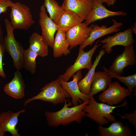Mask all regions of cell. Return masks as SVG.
I'll return each instance as SVG.
<instances>
[{
	"label": "cell",
	"instance_id": "obj_4",
	"mask_svg": "<svg viewBox=\"0 0 136 136\" xmlns=\"http://www.w3.org/2000/svg\"><path fill=\"white\" fill-rule=\"evenodd\" d=\"M4 22L7 35L4 37V45L5 50L13 59V65L16 70L23 68V55L24 50L23 46L15 39L10 21L5 18Z\"/></svg>",
	"mask_w": 136,
	"mask_h": 136
},
{
	"label": "cell",
	"instance_id": "obj_32",
	"mask_svg": "<svg viewBox=\"0 0 136 136\" xmlns=\"http://www.w3.org/2000/svg\"><path fill=\"white\" fill-rule=\"evenodd\" d=\"M1 0H0V1H1Z\"/></svg>",
	"mask_w": 136,
	"mask_h": 136
},
{
	"label": "cell",
	"instance_id": "obj_29",
	"mask_svg": "<svg viewBox=\"0 0 136 136\" xmlns=\"http://www.w3.org/2000/svg\"><path fill=\"white\" fill-rule=\"evenodd\" d=\"M5 50L4 43H0V76L3 78H6V77L4 71L2 63L3 58Z\"/></svg>",
	"mask_w": 136,
	"mask_h": 136
},
{
	"label": "cell",
	"instance_id": "obj_23",
	"mask_svg": "<svg viewBox=\"0 0 136 136\" xmlns=\"http://www.w3.org/2000/svg\"><path fill=\"white\" fill-rule=\"evenodd\" d=\"M29 48L42 57L47 56L49 54L48 46L44 42L41 35L38 33H33L29 39Z\"/></svg>",
	"mask_w": 136,
	"mask_h": 136
},
{
	"label": "cell",
	"instance_id": "obj_17",
	"mask_svg": "<svg viewBox=\"0 0 136 136\" xmlns=\"http://www.w3.org/2000/svg\"><path fill=\"white\" fill-rule=\"evenodd\" d=\"M25 85L20 71L16 70L14 77L9 82L6 84L3 88L7 95L15 99H20L25 96Z\"/></svg>",
	"mask_w": 136,
	"mask_h": 136
},
{
	"label": "cell",
	"instance_id": "obj_1",
	"mask_svg": "<svg viewBox=\"0 0 136 136\" xmlns=\"http://www.w3.org/2000/svg\"><path fill=\"white\" fill-rule=\"evenodd\" d=\"M89 99L77 106H72V102L67 103V99L64 101L63 107L60 110L52 112L46 111L45 115L48 125L50 127H57L62 125H67L73 122L81 123L85 113L83 111L85 106L88 102Z\"/></svg>",
	"mask_w": 136,
	"mask_h": 136
},
{
	"label": "cell",
	"instance_id": "obj_15",
	"mask_svg": "<svg viewBox=\"0 0 136 136\" xmlns=\"http://www.w3.org/2000/svg\"><path fill=\"white\" fill-rule=\"evenodd\" d=\"M93 0H64L61 7L85 20L93 7Z\"/></svg>",
	"mask_w": 136,
	"mask_h": 136
},
{
	"label": "cell",
	"instance_id": "obj_3",
	"mask_svg": "<svg viewBox=\"0 0 136 136\" xmlns=\"http://www.w3.org/2000/svg\"><path fill=\"white\" fill-rule=\"evenodd\" d=\"M40 90L41 91L37 95L25 101L24 107L35 100H40L56 105L64 103L67 98L71 97L69 92L61 86L58 78L46 84Z\"/></svg>",
	"mask_w": 136,
	"mask_h": 136
},
{
	"label": "cell",
	"instance_id": "obj_21",
	"mask_svg": "<svg viewBox=\"0 0 136 136\" xmlns=\"http://www.w3.org/2000/svg\"><path fill=\"white\" fill-rule=\"evenodd\" d=\"M53 45V56L57 58L66 56L70 52V45L66 38V32L60 29L57 31Z\"/></svg>",
	"mask_w": 136,
	"mask_h": 136
},
{
	"label": "cell",
	"instance_id": "obj_18",
	"mask_svg": "<svg viewBox=\"0 0 136 136\" xmlns=\"http://www.w3.org/2000/svg\"><path fill=\"white\" fill-rule=\"evenodd\" d=\"M98 130L100 136H130L133 133L130 127L118 121L112 122L107 127L99 125Z\"/></svg>",
	"mask_w": 136,
	"mask_h": 136
},
{
	"label": "cell",
	"instance_id": "obj_5",
	"mask_svg": "<svg viewBox=\"0 0 136 136\" xmlns=\"http://www.w3.org/2000/svg\"><path fill=\"white\" fill-rule=\"evenodd\" d=\"M10 8V22L14 29L27 30L34 23L30 8L27 6L17 2Z\"/></svg>",
	"mask_w": 136,
	"mask_h": 136
},
{
	"label": "cell",
	"instance_id": "obj_25",
	"mask_svg": "<svg viewBox=\"0 0 136 136\" xmlns=\"http://www.w3.org/2000/svg\"><path fill=\"white\" fill-rule=\"evenodd\" d=\"M38 56L37 54L29 48L24 50L23 68H24L32 75H34L36 73V59Z\"/></svg>",
	"mask_w": 136,
	"mask_h": 136
},
{
	"label": "cell",
	"instance_id": "obj_8",
	"mask_svg": "<svg viewBox=\"0 0 136 136\" xmlns=\"http://www.w3.org/2000/svg\"><path fill=\"white\" fill-rule=\"evenodd\" d=\"M131 28H129L122 31H120L115 35L108 36L99 41L98 43L103 44L102 49L108 54L113 51L112 48L117 45H120L124 47L133 45L134 41L132 35Z\"/></svg>",
	"mask_w": 136,
	"mask_h": 136
},
{
	"label": "cell",
	"instance_id": "obj_6",
	"mask_svg": "<svg viewBox=\"0 0 136 136\" xmlns=\"http://www.w3.org/2000/svg\"><path fill=\"white\" fill-rule=\"evenodd\" d=\"M99 41H97L93 47L88 51L85 52L84 49L79 48L78 54L74 63L66 70L64 74L60 75L58 78L64 81L68 82L79 71L85 69L89 70L93 65L92 62L93 55L96 49L102 45L101 44H98Z\"/></svg>",
	"mask_w": 136,
	"mask_h": 136
},
{
	"label": "cell",
	"instance_id": "obj_19",
	"mask_svg": "<svg viewBox=\"0 0 136 136\" xmlns=\"http://www.w3.org/2000/svg\"><path fill=\"white\" fill-rule=\"evenodd\" d=\"M105 53L104 50L101 49L98 55L96 56L91 68L88 70L84 77L78 82L79 88L83 93L90 95L91 87L94 79L96 67L99 64L101 57Z\"/></svg>",
	"mask_w": 136,
	"mask_h": 136
},
{
	"label": "cell",
	"instance_id": "obj_7",
	"mask_svg": "<svg viewBox=\"0 0 136 136\" xmlns=\"http://www.w3.org/2000/svg\"><path fill=\"white\" fill-rule=\"evenodd\" d=\"M131 97L127 89L117 81L112 82L107 89L98 97V100L110 105L114 106L121 103L127 96Z\"/></svg>",
	"mask_w": 136,
	"mask_h": 136
},
{
	"label": "cell",
	"instance_id": "obj_24",
	"mask_svg": "<svg viewBox=\"0 0 136 136\" xmlns=\"http://www.w3.org/2000/svg\"><path fill=\"white\" fill-rule=\"evenodd\" d=\"M43 5L49 17L56 24L64 10L55 0H44Z\"/></svg>",
	"mask_w": 136,
	"mask_h": 136
},
{
	"label": "cell",
	"instance_id": "obj_20",
	"mask_svg": "<svg viewBox=\"0 0 136 136\" xmlns=\"http://www.w3.org/2000/svg\"><path fill=\"white\" fill-rule=\"evenodd\" d=\"M112 78L105 71H95L90 95L93 96L100 91H105L112 83Z\"/></svg>",
	"mask_w": 136,
	"mask_h": 136
},
{
	"label": "cell",
	"instance_id": "obj_12",
	"mask_svg": "<svg viewBox=\"0 0 136 136\" xmlns=\"http://www.w3.org/2000/svg\"><path fill=\"white\" fill-rule=\"evenodd\" d=\"M92 27V24L89 26L85 22H82L66 32V38L70 45V50L81 45L87 39Z\"/></svg>",
	"mask_w": 136,
	"mask_h": 136
},
{
	"label": "cell",
	"instance_id": "obj_16",
	"mask_svg": "<svg viewBox=\"0 0 136 136\" xmlns=\"http://www.w3.org/2000/svg\"><path fill=\"white\" fill-rule=\"evenodd\" d=\"M92 9L85 19L84 22L88 26L96 21L115 16H125L126 12L120 11H113L110 10L98 0H93Z\"/></svg>",
	"mask_w": 136,
	"mask_h": 136
},
{
	"label": "cell",
	"instance_id": "obj_2",
	"mask_svg": "<svg viewBox=\"0 0 136 136\" xmlns=\"http://www.w3.org/2000/svg\"><path fill=\"white\" fill-rule=\"evenodd\" d=\"M128 104L127 101L125 100L121 105L115 106L104 103L96 101L93 96H91L88 104L83 109L85 113V116L93 120L99 125L103 126L109 122L116 121L114 115L111 113L115 109L120 107H125Z\"/></svg>",
	"mask_w": 136,
	"mask_h": 136
},
{
	"label": "cell",
	"instance_id": "obj_31",
	"mask_svg": "<svg viewBox=\"0 0 136 136\" xmlns=\"http://www.w3.org/2000/svg\"><path fill=\"white\" fill-rule=\"evenodd\" d=\"M132 30L133 31V32L134 33L136 34V24H135V25L134 24V26H132V28H131Z\"/></svg>",
	"mask_w": 136,
	"mask_h": 136
},
{
	"label": "cell",
	"instance_id": "obj_22",
	"mask_svg": "<svg viewBox=\"0 0 136 136\" xmlns=\"http://www.w3.org/2000/svg\"><path fill=\"white\" fill-rule=\"evenodd\" d=\"M84 20L73 13L64 10L56 25L58 29L66 32Z\"/></svg>",
	"mask_w": 136,
	"mask_h": 136
},
{
	"label": "cell",
	"instance_id": "obj_9",
	"mask_svg": "<svg viewBox=\"0 0 136 136\" xmlns=\"http://www.w3.org/2000/svg\"><path fill=\"white\" fill-rule=\"evenodd\" d=\"M39 24L42 31L41 36L46 44L53 48L55 34L58 29L56 24L48 16L43 5L40 8Z\"/></svg>",
	"mask_w": 136,
	"mask_h": 136
},
{
	"label": "cell",
	"instance_id": "obj_28",
	"mask_svg": "<svg viewBox=\"0 0 136 136\" xmlns=\"http://www.w3.org/2000/svg\"><path fill=\"white\" fill-rule=\"evenodd\" d=\"M122 118L126 119L128 120L130 123L136 129V110H135L133 112L131 113H125L123 116L119 115Z\"/></svg>",
	"mask_w": 136,
	"mask_h": 136
},
{
	"label": "cell",
	"instance_id": "obj_11",
	"mask_svg": "<svg viewBox=\"0 0 136 136\" xmlns=\"http://www.w3.org/2000/svg\"><path fill=\"white\" fill-rule=\"evenodd\" d=\"M82 74L81 70L79 71L72 76L73 80L70 82L64 81L58 78L61 86L70 94L72 98L73 106L81 104L89 99L91 96L82 93L79 90L78 85V82L81 79Z\"/></svg>",
	"mask_w": 136,
	"mask_h": 136
},
{
	"label": "cell",
	"instance_id": "obj_27",
	"mask_svg": "<svg viewBox=\"0 0 136 136\" xmlns=\"http://www.w3.org/2000/svg\"><path fill=\"white\" fill-rule=\"evenodd\" d=\"M11 0L0 1V16L3 13H6L9 7H11L13 4ZM4 38L0 22V43H4Z\"/></svg>",
	"mask_w": 136,
	"mask_h": 136
},
{
	"label": "cell",
	"instance_id": "obj_30",
	"mask_svg": "<svg viewBox=\"0 0 136 136\" xmlns=\"http://www.w3.org/2000/svg\"><path fill=\"white\" fill-rule=\"evenodd\" d=\"M102 3H106L108 6H113L116 2V0H98Z\"/></svg>",
	"mask_w": 136,
	"mask_h": 136
},
{
	"label": "cell",
	"instance_id": "obj_26",
	"mask_svg": "<svg viewBox=\"0 0 136 136\" xmlns=\"http://www.w3.org/2000/svg\"><path fill=\"white\" fill-rule=\"evenodd\" d=\"M103 68L104 70L107 72L112 78H114L117 79L121 82L123 83L127 87V89L129 92L131 97V93L134 91L133 89L136 87V74L123 77L112 72L105 66H103Z\"/></svg>",
	"mask_w": 136,
	"mask_h": 136
},
{
	"label": "cell",
	"instance_id": "obj_14",
	"mask_svg": "<svg viewBox=\"0 0 136 136\" xmlns=\"http://www.w3.org/2000/svg\"><path fill=\"white\" fill-rule=\"evenodd\" d=\"M112 21L113 24L108 27L104 25L100 26L97 24H92V29L89 37L80 45V48L84 49L88 45L91 46L93 43L97 39L106 35L119 31L120 29V27L123 25V23L118 22L114 19H112Z\"/></svg>",
	"mask_w": 136,
	"mask_h": 136
},
{
	"label": "cell",
	"instance_id": "obj_10",
	"mask_svg": "<svg viewBox=\"0 0 136 136\" xmlns=\"http://www.w3.org/2000/svg\"><path fill=\"white\" fill-rule=\"evenodd\" d=\"M124 47L123 52L116 57L109 70L119 76L124 73L125 67L133 66L136 63V56L133 45Z\"/></svg>",
	"mask_w": 136,
	"mask_h": 136
},
{
	"label": "cell",
	"instance_id": "obj_13",
	"mask_svg": "<svg viewBox=\"0 0 136 136\" xmlns=\"http://www.w3.org/2000/svg\"><path fill=\"white\" fill-rule=\"evenodd\" d=\"M25 111V109L16 112L9 110L0 114V136H4L7 132L11 134L12 136H20L16 126L19 116Z\"/></svg>",
	"mask_w": 136,
	"mask_h": 136
}]
</instances>
